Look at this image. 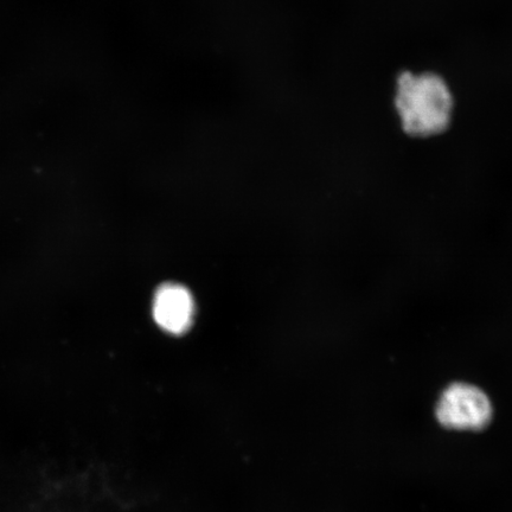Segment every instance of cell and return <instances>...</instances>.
<instances>
[{"label":"cell","instance_id":"6da1fadb","mask_svg":"<svg viewBox=\"0 0 512 512\" xmlns=\"http://www.w3.org/2000/svg\"><path fill=\"white\" fill-rule=\"evenodd\" d=\"M394 107L407 136L428 139L451 126L456 98L444 76L431 70H407L396 80Z\"/></svg>","mask_w":512,"mask_h":512},{"label":"cell","instance_id":"7a4b0ae2","mask_svg":"<svg viewBox=\"0 0 512 512\" xmlns=\"http://www.w3.org/2000/svg\"><path fill=\"white\" fill-rule=\"evenodd\" d=\"M492 416L491 402L479 388L453 383L445 389L437 405L441 425L452 430H482Z\"/></svg>","mask_w":512,"mask_h":512},{"label":"cell","instance_id":"3957f363","mask_svg":"<svg viewBox=\"0 0 512 512\" xmlns=\"http://www.w3.org/2000/svg\"><path fill=\"white\" fill-rule=\"evenodd\" d=\"M195 303L187 287L165 284L158 288L153 300V317L164 331L182 335L190 329Z\"/></svg>","mask_w":512,"mask_h":512}]
</instances>
